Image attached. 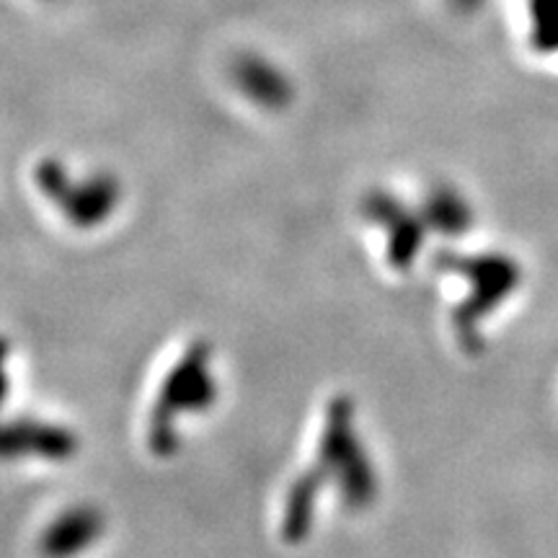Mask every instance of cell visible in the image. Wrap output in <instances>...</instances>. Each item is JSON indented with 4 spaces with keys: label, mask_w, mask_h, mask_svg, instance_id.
Segmentation results:
<instances>
[{
    "label": "cell",
    "mask_w": 558,
    "mask_h": 558,
    "mask_svg": "<svg viewBox=\"0 0 558 558\" xmlns=\"http://www.w3.org/2000/svg\"><path fill=\"white\" fill-rule=\"evenodd\" d=\"M316 469L339 486L349 509H365L378 497V473L357 435L354 401L349 396H333L326 407Z\"/></svg>",
    "instance_id": "obj_1"
},
{
    "label": "cell",
    "mask_w": 558,
    "mask_h": 558,
    "mask_svg": "<svg viewBox=\"0 0 558 558\" xmlns=\"http://www.w3.org/2000/svg\"><path fill=\"white\" fill-rule=\"evenodd\" d=\"M215 399H218V380L213 373V347L207 341H194L160 386L148 424L150 450L158 458H171L179 448L177 418L209 409Z\"/></svg>",
    "instance_id": "obj_2"
},
{
    "label": "cell",
    "mask_w": 558,
    "mask_h": 558,
    "mask_svg": "<svg viewBox=\"0 0 558 558\" xmlns=\"http://www.w3.org/2000/svg\"><path fill=\"white\" fill-rule=\"evenodd\" d=\"M439 269L458 271L471 282V295L463 300L452 324H456L458 341L473 354L481 347V320L492 313L494 305H499L509 292L518 288L520 269L514 267L507 256H458V254H439Z\"/></svg>",
    "instance_id": "obj_3"
},
{
    "label": "cell",
    "mask_w": 558,
    "mask_h": 558,
    "mask_svg": "<svg viewBox=\"0 0 558 558\" xmlns=\"http://www.w3.org/2000/svg\"><path fill=\"white\" fill-rule=\"evenodd\" d=\"M39 190L68 215L78 228H96L107 222L120 205V181L111 173H96L83 181H73L58 160H45L37 169Z\"/></svg>",
    "instance_id": "obj_4"
},
{
    "label": "cell",
    "mask_w": 558,
    "mask_h": 558,
    "mask_svg": "<svg viewBox=\"0 0 558 558\" xmlns=\"http://www.w3.org/2000/svg\"><path fill=\"white\" fill-rule=\"evenodd\" d=\"M362 213L388 235L390 267L396 271H409L411 264L416 262L418 251H422L424 230H427L422 213H411L403 202L390 197L386 192L367 194L365 202H362Z\"/></svg>",
    "instance_id": "obj_5"
},
{
    "label": "cell",
    "mask_w": 558,
    "mask_h": 558,
    "mask_svg": "<svg viewBox=\"0 0 558 558\" xmlns=\"http://www.w3.org/2000/svg\"><path fill=\"white\" fill-rule=\"evenodd\" d=\"M104 530H107V520L99 509L94 505H78L62 512L47 527L45 538H41V554L47 558H73L94 546Z\"/></svg>",
    "instance_id": "obj_6"
},
{
    "label": "cell",
    "mask_w": 558,
    "mask_h": 558,
    "mask_svg": "<svg viewBox=\"0 0 558 558\" xmlns=\"http://www.w3.org/2000/svg\"><path fill=\"white\" fill-rule=\"evenodd\" d=\"M326 484V476L318 469L303 471L292 481L282 507V541L298 546L308 538L313 527V514H316L318 494Z\"/></svg>",
    "instance_id": "obj_7"
},
{
    "label": "cell",
    "mask_w": 558,
    "mask_h": 558,
    "mask_svg": "<svg viewBox=\"0 0 558 558\" xmlns=\"http://www.w3.org/2000/svg\"><path fill=\"white\" fill-rule=\"evenodd\" d=\"M233 75L243 94H246L251 101L259 104V107L279 109L290 101L292 88L288 78H284V75L267 60L254 58V54L241 58L239 65L233 68Z\"/></svg>",
    "instance_id": "obj_8"
},
{
    "label": "cell",
    "mask_w": 558,
    "mask_h": 558,
    "mask_svg": "<svg viewBox=\"0 0 558 558\" xmlns=\"http://www.w3.org/2000/svg\"><path fill=\"white\" fill-rule=\"evenodd\" d=\"M422 218L427 222V228L437 230V233L460 235L471 226V209L458 192L448 190V186H437L424 202Z\"/></svg>",
    "instance_id": "obj_9"
},
{
    "label": "cell",
    "mask_w": 558,
    "mask_h": 558,
    "mask_svg": "<svg viewBox=\"0 0 558 558\" xmlns=\"http://www.w3.org/2000/svg\"><path fill=\"white\" fill-rule=\"evenodd\" d=\"M458 5H465V9H471V5H476V0H456Z\"/></svg>",
    "instance_id": "obj_10"
}]
</instances>
